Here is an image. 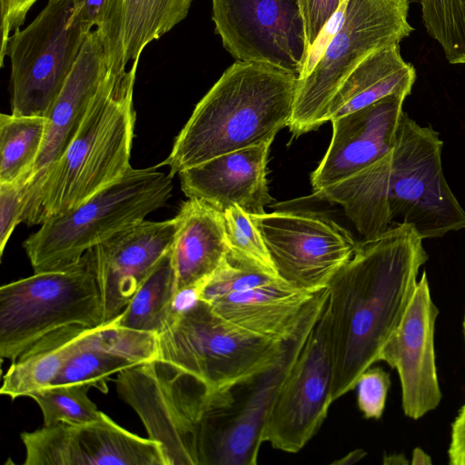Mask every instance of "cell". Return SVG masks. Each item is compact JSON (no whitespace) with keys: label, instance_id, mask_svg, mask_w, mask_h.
I'll list each match as a JSON object with an SVG mask.
<instances>
[{"label":"cell","instance_id":"29","mask_svg":"<svg viewBox=\"0 0 465 465\" xmlns=\"http://www.w3.org/2000/svg\"><path fill=\"white\" fill-rule=\"evenodd\" d=\"M90 389L82 385H50L30 395L39 406L44 425L87 423L101 418L103 411L89 398Z\"/></svg>","mask_w":465,"mask_h":465},{"label":"cell","instance_id":"22","mask_svg":"<svg viewBox=\"0 0 465 465\" xmlns=\"http://www.w3.org/2000/svg\"><path fill=\"white\" fill-rule=\"evenodd\" d=\"M193 0H121L96 28L109 72L122 77L129 62H139L143 48L188 15Z\"/></svg>","mask_w":465,"mask_h":465},{"label":"cell","instance_id":"23","mask_svg":"<svg viewBox=\"0 0 465 465\" xmlns=\"http://www.w3.org/2000/svg\"><path fill=\"white\" fill-rule=\"evenodd\" d=\"M314 293L280 280L230 293L208 304L232 324L261 338L282 342L297 328Z\"/></svg>","mask_w":465,"mask_h":465},{"label":"cell","instance_id":"11","mask_svg":"<svg viewBox=\"0 0 465 465\" xmlns=\"http://www.w3.org/2000/svg\"><path fill=\"white\" fill-rule=\"evenodd\" d=\"M115 384L148 438L161 446L166 465H199L198 431L207 392L201 381L155 359L121 371Z\"/></svg>","mask_w":465,"mask_h":465},{"label":"cell","instance_id":"20","mask_svg":"<svg viewBox=\"0 0 465 465\" xmlns=\"http://www.w3.org/2000/svg\"><path fill=\"white\" fill-rule=\"evenodd\" d=\"M272 143H262L219 155L178 175L188 198L203 200L221 212L238 205L251 215L265 213L272 198L267 160Z\"/></svg>","mask_w":465,"mask_h":465},{"label":"cell","instance_id":"1","mask_svg":"<svg viewBox=\"0 0 465 465\" xmlns=\"http://www.w3.org/2000/svg\"><path fill=\"white\" fill-rule=\"evenodd\" d=\"M429 255L408 224L358 242L352 257L327 285L332 351L331 403L355 388L378 361L400 323Z\"/></svg>","mask_w":465,"mask_h":465},{"label":"cell","instance_id":"30","mask_svg":"<svg viewBox=\"0 0 465 465\" xmlns=\"http://www.w3.org/2000/svg\"><path fill=\"white\" fill-rule=\"evenodd\" d=\"M135 365L138 364L105 351L79 349L66 361L51 385H82L106 393L112 375Z\"/></svg>","mask_w":465,"mask_h":465},{"label":"cell","instance_id":"9","mask_svg":"<svg viewBox=\"0 0 465 465\" xmlns=\"http://www.w3.org/2000/svg\"><path fill=\"white\" fill-rule=\"evenodd\" d=\"M157 336L156 359L194 376L208 391L229 386L269 365L285 341L248 332L200 300L178 308L171 324Z\"/></svg>","mask_w":465,"mask_h":465},{"label":"cell","instance_id":"4","mask_svg":"<svg viewBox=\"0 0 465 465\" xmlns=\"http://www.w3.org/2000/svg\"><path fill=\"white\" fill-rule=\"evenodd\" d=\"M138 62L120 78L111 74L75 135L47 170L22 223L41 225L118 182L131 168Z\"/></svg>","mask_w":465,"mask_h":465},{"label":"cell","instance_id":"16","mask_svg":"<svg viewBox=\"0 0 465 465\" xmlns=\"http://www.w3.org/2000/svg\"><path fill=\"white\" fill-rule=\"evenodd\" d=\"M439 309L424 271L400 323L382 346L378 361L398 372L405 416L419 420L442 398L435 361L434 331Z\"/></svg>","mask_w":465,"mask_h":465},{"label":"cell","instance_id":"17","mask_svg":"<svg viewBox=\"0 0 465 465\" xmlns=\"http://www.w3.org/2000/svg\"><path fill=\"white\" fill-rule=\"evenodd\" d=\"M176 217L134 224L85 253L96 278L104 323L118 316L170 252L177 231Z\"/></svg>","mask_w":465,"mask_h":465},{"label":"cell","instance_id":"40","mask_svg":"<svg viewBox=\"0 0 465 465\" xmlns=\"http://www.w3.org/2000/svg\"><path fill=\"white\" fill-rule=\"evenodd\" d=\"M411 464H431L430 457L421 449L416 448L412 451Z\"/></svg>","mask_w":465,"mask_h":465},{"label":"cell","instance_id":"5","mask_svg":"<svg viewBox=\"0 0 465 465\" xmlns=\"http://www.w3.org/2000/svg\"><path fill=\"white\" fill-rule=\"evenodd\" d=\"M327 302V288L314 293L272 363L229 386L207 391L198 431L199 465L257 463L275 399Z\"/></svg>","mask_w":465,"mask_h":465},{"label":"cell","instance_id":"14","mask_svg":"<svg viewBox=\"0 0 465 465\" xmlns=\"http://www.w3.org/2000/svg\"><path fill=\"white\" fill-rule=\"evenodd\" d=\"M332 351L327 304L288 372L271 410L263 442L296 453L316 434L331 405Z\"/></svg>","mask_w":465,"mask_h":465},{"label":"cell","instance_id":"31","mask_svg":"<svg viewBox=\"0 0 465 465\" xmlns=\"http://www.w3.org/2000/svg\"><path fill=\"white\" fill-rule=\"evenodd\" d=\"M223 216L229 252L260 271L280 278L250 214L233 205L223 212Z\"/></svg>","mask_w":465,"mask_h":465},{"label":"cell","instance_id":"18","mask_svg":"<svg viewBox=\"0 0 465 465\" xmlns=\"http://www.w3.org/2000/svg\"><path fill=\"white\" fill-rule=\"evenodd\" d=\"M405 99L390 95L331 121L330 145L311 174L313 192L349 178L392 148L404 114Z\"/></svg>","mask_w":465,"mask_h":465},{"label":"cell","instance_id":"12","mask_svg":"<svg viewBox=\"0 0 465 465\" xmlns=\"http://www.w3.org/2000/svg\"><path fill=\"white\" fill-rule=\"evenodd\" d=\"M250 216L278 276L299 290L326 288L357 248L350 232L322 213L277 211Z\"/></svg>","mask_w":465,"mask_h":465},{"label":"cell","instance_id":"34","mask_svg":"<svg viewBox=\"0 0 465 465\" xmlns=\"http://www.w3.org/2000/svg\"><path fill=\"white\" fill-rule=\"evenodd\" d=\"M25 208V193L17 183H0V253L18 223Z\"/></svg>","mask_w":465,"mask_h":465},{"label":"cell","instance_id":"35","mask_svg":"<svg viewBox=\"0 0 465 465\" xmlns=\"http://www.w3.org/2000/svg\"><path fill=\"white\" fill-rule=\"evenodd\" d=\"M302 16L308 50L337 11L342 0H297ZM308 53V52H307Z\"/></svg>","mask_w":465,"mask_h":465},{"label":"cell","instance_id":"39","mask_svg":"<svg viewBox=\"0 0 465 465\" xmlns=\"http://www.w3.org/2000/svg\"><path fill=\"white\" fill-rule=\"evenodd\" d=\"M450 465H465V402L451 423L450 440L448 448Z\"/></svg>","mask_w":465,"mask_h":465},{"label":"cell","instance_id":"2","mask_svg":"<svg viewBox=\"0 0 465 465\" xmlns=\"http://www.w3.org/2000/svg\"><path fill=\"white\" fill-rule=\"evenodd\" d=\"M443 141L403 114L392 148L364 169L313 192L340 204L362 241L404 224L425 239L465 229V211L446 181Z\"/></svg>","mask_w":465,"mask_h":465},{"label":"cell","instance_id":"19","mask_svg":"<svg viewBox=\"0 0 465 465\" xmlns=\"http://www.w3.org/2000/svg\"><path fill=\"white\" fill-rule=\"evenodd\" d=\"M109 74L101 34L94 29L84 40L47 116L43 147L24 185L25 206L47 170L75 135Z\"/></svg>","mask_w":465,"mask_h":465},{"label":"cell","instance_id":"15","mask_svg":"<svg viewBox=\"0 0 465 465\" xmlns=\"http://www.w3.org/2000/svg\"><path fill=\"white\" fill-rule=\"evenodd\" d=\"M25 465H166L161 446L103 412L87 423H56L21 433Z\"/></svg>","mask_w":465,"mask_h":465},{"label":"cell","instance_id":"3","mask_svg":"<svg viewBox=\"0 0 465 465\" xmlns=\"http://www.w3.org/2000/svg\"><path fill=\"white\" fill-rule=\"evenodd\" d=\"M298 77L278 67L236 61L196 104L158 166L173 177L208 160L262 143L288 126Z\"/></svg>","mask_w":465,"mask_h":465},{"label":"cell","instance_id":"38","mask_svg":"<svg viewBox=\"0 0 465 465\" xmlns=\"http://www.w3.org/2000/svg\"><path fill=\"white\" fill-rule=\"evenodd\" d=\"M74 16L88 30L93 31L103 22L108 0H71Z\"/></svg>","mask_w":465,"mask_h":465},{"label":"cell","instance_id":"42","mask_svg":"<svg viewBox=\"0 0 465 465\" xmlns=\"http://www.w3.org/2000/svg\"><path fill=\"white\" fill-rule=\"evenodd\" d=\"M463 334H464V340H465V314L463 319Z\"/></svg>","mask_w":465,"mask_h":465},{"label":"cell","instance_id":"10","mask_svg":"<svg viewBox=\"0 0 465 465\" xmlns=\"http://www.w3.org/2000/svg\"><path fill=\"white\" fill-rule=\"evenodd\" d=\"M89 33L71 0H48L29 25L9 36L0 65L7 55L12 114L48 116Z\"/></svg>","mask_w":465,"mask_h":465},{"label":"cell","instance_id":"26","mask_svg":"<svg viewBox=\"0 0 465 465\" xmlns=\"http://www.w3.org/2000/svg\"><path fill=\"white\" fill-rule=\"evenodd\" d=\"M170 252L113 319L117 325L158 335L171 324L179 295Z\"/></svg>","mask_w":465,"mask_h":465},{"label":"cell","instance_id":"25","mask_svg":"<svg viewBox=\"0 0 465 465\" xmlns=\"http://www.w3.org/2000/svg\"><path fill=\"white\" fill-rule=\"evenodd\" d=\"M88 327L70 325L45 335L22 352L3 377L2 395L30 397L53 383L66 361L79 350Z\"/></svg>","mask_w":465,"mask_h":465},{"label":"cell","instance_id":"8","mask_svg":"<svg viewBox=\"0 0 465 465\" xmlns=\"http://www.w3.org/2000/svg\"><path fill=\"white\" fill-rule=\"evenodd\" d=\"M410 0H349L339 31L312 73L298 80L288 124L293 136L327 122L332 96L352 70L374 50L401 42L413 32Z\"/></svg>","mask_w":465,"mask_h":465},{"label":"cell","instance_id":"37","mask_svg":"<svg viewBox=\"0 0 465 465\" xmlns=\"http://www.w3.org/2000/svg\"><path fill=\"white\" fill-rule=\"evenodd\" d=\"M36 1L37 0H0V54L4 51L12 33L19 30L24 25L28 11Z\"/></svg>","mask_w":465,"mask_h":465},{"label":"cell","instance_id":"6","mask_svg":"<svg viewBox=\"0 0 465 465\" xmlns=\"http://www.w3.org/2000/svg\"><path fill=\"white\" fill-rule=\"evenodd\" d=\"M172 178L157 166L132 167L118 182L48 219L23 242L34 272L72 267L94 246L145 220L170 199Z\"/></svg>","mask_w":465,"mask_h":465},{"label":"cell","instance_id":"13","mask_svg":"<svg viewBox=\"0 0 465 465\" xmlns=\"http://www.w3.org/2000/svg\"><path fill=\"white\" fill-rule=\"evenodd\" d=\"M212 19L236 61L270 64L299 77L308 45L297 0H212Z\"/></svg>","mask_w":465,"mask_h":465},{"label":"cell","instance_id":"7","mask_svg":"<svg viewBox=\"0 0 465 465\" xmlns=\"http://www.w3.org/2000/svg\"><path fill=\"white\" fill-rule=\"evenodd\" d=\"M104 323L96 278L85 256L59 271L35 272L0 288V356L15 361L62 327Z\"/></svg>","mask_w":465,"mask_h":465},{"label":"cell","instance_id":"21","mask_svg":"<svg viewBox=\"0 0 465 465\" xmlns=\"http://www.w3.org/2000/svg\"><path fill=\"white\" fill-rule=\"evenodd\" d=\"M175 217L177 231L170 253L180 295L203 285L222 265L229 249L223 213L208 203L189 198Z\"/></svg>","mask_w":465,"mask_h":465},{"label":"cell","instance_id":"28","mask_svg":"<svg viewBox=\"0 0 465 465\" xmlns=\"http://www.w3.org/2000/svg\"><path fill=\"white\" fill-rule=\"evenodd\" d=\"M79 349L98 350L141 364L157 358L158 336L119 326L112 320L89 328Z\"/></svg>","mask_w":465,"mask_h":465},{"label":"cell","instance_id":"24","mask_svg":"<svg viewBox=\"0 0 465 465\" xmlns=\"http://www.w3.org/2000/svg\"><path fill=\"white\" fill-rule=\"evenodd\" d=\"M415 80V68L402 58L400 44L378 48L352 70L336 91L328 105L327 122L390 95L407 98Z\"/></svg>","mask_w":465,"mask_h":465},{"label":"cell","instance_id":"41","mask_svg":"<svg viewBox=\"0 0 465 465\" xmlns=\"http://www.w3.org/2000/svg\"><path fill=\"white\" fill-rule=\"evenodd\" d=\"M366 455L362 450H356L349 453L346 457L342 458L341 460H337L334 463H352L357 460L362 459L363 456Z\"/></svg>","mask_w":465,"mask_h":465},{"label":"cell","instance_id":"27","mask_svg":"<svg viewBox=\"0 0 465 465\" xmlns=\"http://www.w3.org/2000/svg\"><path fill=\"white\" fill-rule=\"evenodd\" d=\"M47 124L44 116L0 114V183H17L24 190L43 147Z\"/></svg>","mask_w":465,"mask_h":465},{"label":"cell","instance_id":"36","mask_svg":"<svg viewBox=\"0 0 465 465\" xmlns=\"http://www.w3.org/2000/svg\"><path fill=\"white\" fill-rule=\"evenodd\" d=\"M348 2L349 0L341 1L337 11L328 20V22L317 35L313 44L310 46L305 63L299 74L298 80L301 81L306 78L322 57L332 37L339 31L348 5Z\"/></svg>","mask_w":465,"mask_h":465},{"label":"cell","instance_id":"32","mask_svg":"<svg viewBox=\"0 0 465 465\" xmlns=\"http://www.w3.org/2000/svg\"><path fill=\"white\" fill-rule=\"evenodd\" d=\"M280 280L282 279L271 276L236 258L228 250L222 265L203 285L195 291V296L197 300L212 303L230 293Z\"/></svg>","mask_w":465,"mask_h":465},{"label":"cell","instance_id":"33","mask_svg":"<svg viewBox=\"0 0 465 465\" xmlns=\"http://www.w3.org/2000/svg\"><path fill=\"white\" fill-rule=\"evenodd\" d=\"M390 374L381 367H370L357 380V405L366 419H380L391 387Z\"/></svg>","mask_w":465,"mask_h":465}]
</instances>
